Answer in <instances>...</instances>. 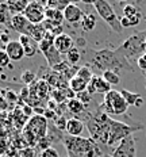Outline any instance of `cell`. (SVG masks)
I'll list each match as a JSON object with an SVG mask.
<instances>
[{"instance_id": "cell-1", "label": "cell", "mask_w": 146, "mask_h": 157, "mask_svg": "<svg viewBox=\"0 0 146 157\" xmlns=\"http://www.w3.org/2000/svg\"><path fill=\"white\" fill-rule=\"evenodd\" d=\"M87 63L84 64L92 69V72H102V75L106 71H127L133 73L131 64L127 61L125 56H122L118 50H110V49H102V50H92L87 49L85 52Z\"/></svg>"}, {"instance_id": "cell-2", "label": "cell", "mask_w": 146, "mask_h": 157, "mask_svg": "<svg viewBox=\"0 0 146 157\" xmlns=\"http://www.w3.org/2000/svg\"><path fill=\"white\" fill-rule=\"evenodd\" d=\"M85 126L89 132L91 138L96 144L103 146H108V137H110V125H111V119L110 115H107L104 111H97L96 114H87Z\"/></svg>"}, {"instance_id": "cell-3", "label": "cell", "mask_w": 146, "mask_h": 157, "mask_svg": "<svg viewBox=\"0 0 146 157\" xmlns=\"http://www.w3.org/2000/svg\"><path fill=\"white\" fill-rule=\"evenodd\" d=\"M64 146L68 152V157H95L96 142L92 138L84 137L64 136Z\"/></svg>"}, {"instance_id": "cell-4", "label": "cell", "mask_w": 146, "mask_h": 157, "mask_svg": "<svg viewBox=\"0 0 146 157\" xmlns=\"http://www.w3.org/2000/svg\"><path fill=\"white\" fill-rule=\"evenodd\" d=\"M145 37H146V31H138L134 35L129 37L125 42L119 46L116 50L119 52L122 56H125L127 58V61L133 60L135 56L141 57L145 53Z\"/></svg>"}, {"instance_id": "cell-5", "label": "cell", "mask_w": 146, "mask_h": 157, "mask_svg": "<svg viewBox=\"0 0 146 157\" xmlns=\"http://www.w3.org/2000/svg\"><path fill=\"white\" fill-rule=\"evenodd\" d=\"M129 109L125 98L122 96L121 91L111 90L108 94L104 95L103 103L100 104V110L104 111L107 115H122Z\"/></svg>"}, {"instance_id": "cell-6", "label": "cell", "mask_w": 146, "mask_h": 157, "mask_svg": "<svg viewBox=\"0 0 146 157\" xmlns=\"http://www.w3.org/2000/svg\"><path fill=\"white\" fill-rule=\"evenodd\" d=\"M142 126H131L127 125L121 121L111 119V125H110V137H108V148H115L118 144H121L125 138L133 136L134 132L141 130Z\"/></svg>"}, {"instance_id": "cell-7", "label": "cell", "mask_w": 146, "mask_h": 157, "mask_svg": "<svg viewBox=\"0 0 146 157\" xmlns=\"http://www.w3.org/2000/svg\"><path fill=\"white\" fill-rule=\"evenodd\" d=\"M93 8H95V11L99 14L100 18L110 26V29H111L114 33L121 34L123 30V27L121 25V18H118L116 12L114 11L112 6L108 2H106V0H95Z\"/></svg>"}, {"instance_id": "cell-8", "label": "cell", "mask_w": 146, "mask_h": 157, "mask_svg": "<svg viewBox=\"0 0 146 157\" xmlns=\"http://www.w3.org/2000/svg\"><path fill=\"white\" fill-rule=\"evenodd\" d=\"M45 11H46V4L39 2H30L27 8L24 10L23 15L28 19L31 25H41L45 22L46 16H45Z\"/></svg>"}, {"instance_id": "cell-9", "label": "cell", "mask_w": 146, "mask_h": 157, "mask_svg": "<svg viewBox=\"0 0 146 157\" xmlns=\"http://www.w3.org/2000/svg\"><path fill=\"white\" fill-rule=\"evenodd\" d=\"M111 157H137L134 137L130 136L115 146L111 152Z\"/></svg>"}, {"instance_id": "cell-10", "label": "cell", "mask_w": 146, "mask_h": 157, "mask_svg": "<svg viewBox=\"0 0 146 157\" xmlns=\"http://www.w3.org/2000/svg\"><path fill=\"white\" fill-rule=\"evenodd\" d=\"M9 25L16 33H19V35H28L30 37L32 25L28 22V19L23 14L12 15L11 19H9Z\"/></svg>"}, {"instance_id": "cell-11", "label": "cell", "mask_w": 146, "mask_h": 157, "mask_svg": "<svg viewBox=\"0 0 146 157\" xmlns=\"http://www.w3.org/2000/svg\"><path fill=\"white\" fill-rule=\"evenodd\" d=\"M64 14V21L66 23H70V25H79L83 21V16H84V12L77 4L74 3H70V4L66 6V8L62 11Z\"/></svg>"}, {"instance_id": "cell-12", "label": "cell", "mask_w": 146, "mask_h": 157, "mask_svg": "<svg viewBox=\"0 0 146 157\" xmlns=\"http://www.w3.org/2000/svg\"><path fill=\"white\" fill-rule=\"evenodd\" d=\"M54 48L58 50L60 54H66L74 48V39L66 33L57 35L54 39Z\"/></svg>"}, {"instance_id": "cell-13", "label": "cell", "mask_w": 146, "mask_h": 157, "mask_svg": "<svg viewBox=\"0 0 146 157\" xmlns=\"http://www.w3.org/2000/svg\"><path fill=\"white\" fill-rule=\"evenodd\" d=\"M85 130V123L83 122V119H80L79 117H72L68 119L66 123V134L72 137H81L83 132Z\"/></svg>"}, {"instance_id": "cell-14", "label": "cell", "mask_w": 146, "mask_h": 157, "mask_svg": "<svg viewBox=\"0 0 146 157\" xmlns=\"http://www.w3.org/2000/svg\"><path fill=\"white\" fill-rule=\"evenodd\" d=\"M18 41L21 42V45L23 46L26 57H34V56L39 52V45H38V42H35L34 39L31 37H28V35H19Z\"/></svg>"}, {"instance_id": "cell-15", "label": "cell", "mask_w": 146, "mask_h": 157, "mask_svg": "<svg viewBox=\"0 0 146 157\" xmlns=\"http://www.w3.org/2000/svg\"><path fill=\"white\" fill-rule=\"evenodd\" d=\"M4 50L8 54V57L11 58V61H21L23 57H26L23 46L19 41H11L4 46Z\"/></svg>"}, {"instance_id": "cell-16", "label": "cell", "mask_w": 146, "mask_h": 157, "mask_svg": "<svg viewBox=\"0 0 146 157\" xmlns=\"http://www.w3.org/2000/svg\"><path fill=\"white\" fill-rule=\"evenodd\" d=\"M89 84H91V86H93V88H95L96 92L103 94V95L108 94L110 91L112 90L111 86H110L104 78H103V76H99V75H95V76L92 77V80L89 81Z\"/></svg>"}, {"instance_id": "cell-17", "label": "cell", "mask_w": 146, "mask_h": 157, "mask_svg": "<svg viewBox=\"0 0 146 157\" xmlns=\"http://www.w3.org/2000/svg\"><path fill=\"white\" fill-rule=\"evenodd\" d=\"M122 96L125 98L126 103L129 104V106H134V107H141L142 104H144V99H142V96L139 94H135V92H130L127 90H122L121 91Z\"/></svg>"}, {"instance_id": "cell-18", "label": "cell", "mask_w": 146, "mask_h": 157, "mask_svg": "<svg viewBox=\"0 0 146 157\" xmlns=\"http://www.w3.org/2000/svg\"><path fill=\"white\" fill-rule=\"evenodd\" d=\"M45 56V58H46V61H47V65L50 68H53V67H56V65H58L60 63H62V58H61V54L58 53V50L56 48H51V49H49V50L46 52V53H43Z\"/></svg>"}, {"instance_id": "cell-19", "label": "cell", "mask_w": 146, "mask_h": 157, "mask_svg": "<svg viewBox=\"0 0 146 157\" xmlns=\"http://www.w3.org/2000/svg\"><path fill=\"white\" fill-rule=\"evenodd\" d=\"M6 6H7L8 11L14 12V15H18L24 12V10L28 6V2H24V0H12V2L6 3Z\"/></svg>"}, {"instance_id": "cell-20", "label": "cell", "mask_w": 146, "mask_h": 157, "mask_svg": "<svg viewBox=\"0 0 146 157\" xmlns=\"http://www.w3.org/2000/svg\"><path fill=\"white\" fill-rule=\"evenodd\" d=\"M68 84H69V88L76 95L80 94V92H84V91H87V87H88V83H87L85 80H83L81 77H79V76H74Z\"/></svg>"}, {"instance_id": "cell-21", "label": "cell", "mask_w": 146, "mask_h": 157, "mask_svg": "<svg viewBox=\"0 0 146 157\" xmlns=\"http://www.w3.org/2000/svg\"><path fill=\"white\" fill-rule=\"evenodd\" d=\"M46 34H47V30H46V27L43 26V23H41V25H32L30 37L34 39L35 42H38V44H39L42 39L46 37Z\"/></svg>"}, {"instance_id": "cell-22", "label": "cell", "mask_w": 146, "mask_h": 157, "mask_svg": "<svg viewBox=\"0 0 146 157\" xmlns=\"http://www.w3.org/2000/svg\"><path fill=\"white\" fill-rule=\"evenodd\" d=\"M81 29L85 33H91L96 27V16L92 14H84L83 21H81Z\"/></svg>"}, {"instance_id": "cell-23", "label": "cell", "mask_w": 146, "mask_h": 157, "mask_svg": "<svg viewBox=\"0 0 146 157\" xmlns=\"http://www.w3.org/2000/svg\"><path fill=\"white\" fill-rule=\"evenodd\" d=\"M66 104H68L66 107H68V110H69V113H72V114H74V115H77V117L85 113V106H84L80 100H77L76 98H74V99L68 100Z\"/></svg>"}, {"instance_id": "cell-24", "label": "cell", "mask_w": 146, "mask_h": 157, "mask_svg": "<svg viewBox=\"0 0 146 157\" xmlns=\"http://www.w3.org/2000/svg\"><path fill=\"white\" fill-rule=\"evenodd\" d=\"M54 39H56V35L51 34V33H47L46 37H45L42 41L39 42V52L41 53H46L49 49H51L54 46Z\"/></svg>"}, {"instance_id": "cell-25", "label": "cell", "mask_w": 146, "mask_h": 157, "mask_svg": "<svg viewBox=\"0 0 146 157\" xmlns=\"http://www.w3.org/2000/svg\"><path fill=\"white\" fill-rule=\"evenodd\" d=\"M102 76L111 87L121 84V75H119L118 72H115V71H106Z\"/></svg>"}, {"instance_id": "cell-26", "label": "cell", "mask_w": 146, "mask_h": 157, "mask_svg": "<svg viewBox=\"0 0 146 157\" xmlns=\"http://www.w3.org/2000/svg\"><path fill=\"white\" fill-rule=\"evenodd\" d=\"M76 76L81 77L83 80H85L87 83H89V81L92 80V77L95 76V73L92 72V69H91V68L85 67V65H83V67H80V68H79V72H77Z\"/></svg>"}, {"instance_id": "cell-27", "label": "cell", "mask_w": 146, "mask_h": 157, "mask_svg": "<svg viewBox=\"0 0 146 157\" xmlns=\"http://www.w3.org/2000/svg\"><path fill=\"white\" fill-rule=\"evenodd\" d=\"M80 60H81V52L77 48H73L69 53H66V61L70 65H74V67H76Z\"/></svg>"}, {"instance_id": "cell-28", "label": "cell", "mask_w": 146, "mask_h": 157, "mask_svg": "<svg viewBox=\"0 0 146 157\" xmlns=\"http://www.w3.org/2000/svg\"><path fill=\"white\" fill-rule=\"evenodd\" d=\"M9 65H11V58L8 57V54L6 53L4 49H0V69L8 68Z\"/></svg>"}, {"instance_id": "cell-29", "label": "cell", "mask_w": 146, "mask_h": 157, "mask_svg": "<svg viewBox=\"0 0 146 157\" xmlns=\"http://www.w3.org/2000/svg\"><path fill=\"white\" fill-rule=\"evenodd\" d=\"M35 72H32V71H30V69H27V71H24L23 73L21 75V78H22V81H23L24 84H31L32 81L35 80Z\"/></svg>"}, {"instance_id": "cell-30", "label": "cell", "mask_w": 146, "mask_h": 157, "mask_svg": "<svg viewBox=\"0 0 146 157\" xmlns=\"http://www.w3.org/2000/svg\"><path fill=\"white\" fill-rule=\"evenodd\" d=\"M139 14V11L137 10V7L133 4H126L125 7H123V16H126V18H131V16Z\"/></svg>"}, {"instance_id": "cell-31", "label": "cell", "mask_w": 146, "mask_h": 157, "mask_svg": "<svg viewBox=\"0 0 146 157\" xmlns=\"http://www.w3.org/2000/svg\"><path fill=\"white\" fill-rule=\"evenodd\" d=\"M76 99L80 100V102L83 103L84 106H87V104H88L91 100H92V95H89L88 91H84V92H80V94L76 95Z\"/></svg>"}, {"instance_id": "cell-32", "label": "cell", "mask_w": 146, "mask_h": 157, "mask_svg": "<svg viewBox=\"0 0 146 157\" xmlns=\"http://www.w3.org/2000/svg\"><path fill=\"white\" fill-rule=\"evenodd\" d=\"M66 123H68V119H65L64 117H60L58 119H56L54 125H56V129L58 132H65L66 130Z\"/></svg>"}, {"instance_id": "cell-33", "label": "cell", "mask_w": 146, "mask_h": 157, "mask_svg": "<svg viewBox=\"0 0 146 157\" xmlns=\"http://www.w3.org/2000/svg\"><path fill=\"white\" fill-rule=\"evenodd\" d=\"M41 157H60V155H58V152L56 149L50 146V148H45L42 150Z\"/></svg>"}, {"instance_id": "cell-34", "label": "cell", "mask_w": 146, "mask_h": 157, "mask_svg": "<svg viewBox=\"0 0 146 157\" xmlns=\"http://www.w3.org/2000/svg\"><path fill=\"white\" fill-rule=\"evenodd\" d=\"M137 65H138V68H139L141 71L146 72V52L141 56V57L137 58Z\"/></svg>"}, {"instance_id": "cell-35", "label": "cell", "mask_w": 146, "mask_h": 157, "mask_svg": "<svg viewBox=\"0 0 146 157\" xmlns=\"http://www.w3.org/2000/svg\"><path fill=\"white\" fill-rule=\"evenodd\" d=\"M121 25H122V27H123V29H129V27H131V22H130V19H129V18H126V16H122V18H121Z\"/></svg>"}, {"instance_id": "cell-36", "label": "cell", "mask_w": 146, "mask_h": 157, "mask_svg": "<svg viewBox=\"0 0 146 157\" xmlns=\"http://www.w3.org/2000/svg\"><path fill=\"white\" fill-rule=\"evenodd\" d=\"M7 99H8V100H9V99H11V100H16V95H15L14 92H8Z\"/></svg>"}, {"instance_id": "cell-37", "label": "cell", "mask_w": 146, "mask_h": 157, "mask_svg": "<svg viewBox=\"0 0 146 157\" xmlns=\"http://www.w3.org/2000/svg\"><path fill=\"white\" fill-rule=\"evenodd\" d=\"M24 111H26V113H27V114H28V115H30V114L32 113L31 107H28V106H26V107H24Z\"/></svg>"}, {"instance_id": "cell-38", "label": "cell", "mask_w": 146, "mask_h": 157, "mask_svg": "<svg viewBox=\"0 0 146 157\" xmlns=\"http://www.w3.org/2000/svg\"><path fill=\"white\" fill-rule=\"evenodd\" d=\"M2 34H3V31L0 30V41H2ZM0 44H2V42H0Z\"/></svg>"}, {"instance_id": "cell-39", "label": "cell", "mask_w": 146, "mask_h": 157, "mask_svg": "<svg viewBox=\"0 0 146 157\" xmlns=\"http://www.w3.org/2000/svg\"><path fill=\"white\" fill-rule=\"evenodd\" d=\"M145 50H146V37H145Z\"/></svg>"}, {"instance_id": "cell-40", "label": "cell", "mask_w": 146, "mask_h": 157, "mask_svg": "<svg viewBox=\"0 0 146 157\" xmlns=\"http://www.w3.org/2000/svg\"><path fill=\"white\" fill-rule=\"evenodd\" d=\"M145 84H146V76H145Z\"/></svg>"}]
</instances>
